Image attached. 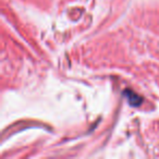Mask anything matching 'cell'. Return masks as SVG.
I'll return each instance as SVG.
<instances>
[{
	"label": "cell",
	"instance_id": "obj_1",
	"mask_svg": "<svg viewBox=\"0 0 159 159\" xmlns=\"http://www.w3.org/2000/svg\"><path fill=\"white\" fill-rule=\"evenodd\" d=\"M124 96H125L126 98H128L129 102H130L132 106H139V105L142 104V102H143V99H142V97L139 95H137V94H135L134 92L130 91V89H128V91L124 92Z\"/></svg>",
	"mask_w": 159,
	"mask_h": 159
}]
</instances>
